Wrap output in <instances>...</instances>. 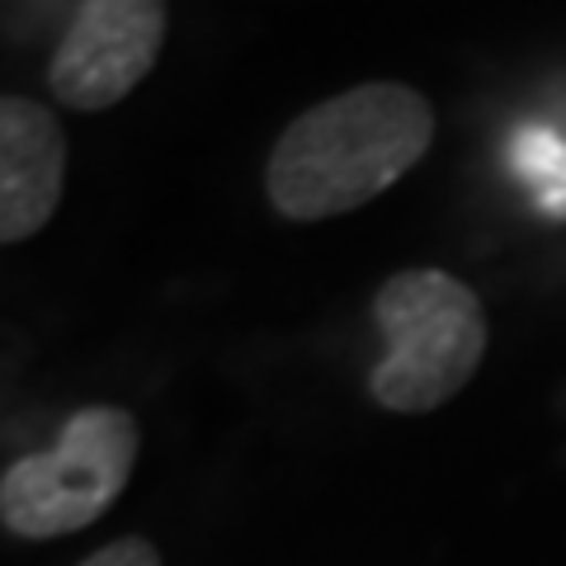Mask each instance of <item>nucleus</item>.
Here are the masks:
<instances>
[{
	"label": "nucleus",
	"instance_id": "nucleus-7",
	"mask_svg": "<svg viewBox=\"0 0 566 566\" xmlns=\"http://www.w3.org/2000/svg\"><path fill=\"white\" fill-rule=\"evenodd\" d=\"M81 566H161V553L147 538H118L109 547H99L95 557H85Z\"/></svg>",
	"mask_w": 566,
	"mask_h": 566
},
{
	"label": "nucleus",
	"instance_id": "nucleus-2",
	"mask_svg": "<svg viewBox=\"0 0 566 566\" xmlns=\"http://www.w3.org/2000/svg\"><path fill=\"white\" fill-rule=\"evenodd\" d=\"M382 359L368 378L378 406L397 416L439 411L453 401L486 354V312L463 279L444 270L392 274L374 297Z\"/></svg>",
	"mask_w": 566,
	"mask_h": 566
},
{
	"label": "nucleus",
	"instance_id": "nucleus-5",
	"mask_svg": "<svg viewBox=\"0 0 566 566\" xmlns=\"http://www.w3.org/2000/svg\"><path fill=\"white\" fill-rule=\"evenodd\" d=\"M66 189V133L43 99L0 95V245L52 222Z\"/></svg>",
	"mask_w": 566,
	"mask_h": 566
},
{
	"label": "nucleus",
	"instance_id": "nucleus-1",
	"mask_svg": "<svg viewBox=\"0 0 566 566\" xmlns=\"http://www.w3.org/2000/svg\"><path fill=\"white\" fill-rule=\"evenodd\" d=\"M434 142V109L401 81L340 91L279 133L264 189L293 222L340 218L392 189Z\"/></svg>",
	"mask_w": 566,
	"mask_h": 566
},
{
	"label": "nucleus",
	"instance_id": "nucleus-4",
	"mask_svg": "<svg viewBox=\"0 0 566 566\" xmlns=\"http://www.w3.org/2000/svg\"><path fill=\"white\" fill-rule=\"evenodd\" d=\"M166 0H81L48 62L57 104L99 114L123 104L151 76L166 48Z\"/></svg>",
	"mask_w": 566,
	"mask_h": 566
},
{
	"label": "nucleus",
	"instance_id": "nucleus-3",
	"mask_svg": "<svg viewBox=\"0 0 566 566\" xmlns=\"http://www.w3.org/2000/svg\"><path fill=\"white\" fill-rule=\"evenodd\" d=\"M142 449L123 406H81L62 424L57 449L29 453L0 476V524L20 538H62L95 524L133 476Z\"/></svg>",
	"mask_w": 566,
	"mask_h": 566
},
{
	"label": "nucleus",
	"instance_id": "nucleus-6",
	"mask_svg": "<svg viewBox=\"0 0 566 566\" xmlns=\"http://www.w3.org/2000/svg\"><path fill=\"white\" fill-rule=\"evenodd\" d=\"M510 170L534 189L543 212L566 218V137L553 128H520L510 137Z\"/></svg>",
	"mask_w": 566,
	"mask_h": 566
}]
</instances>
